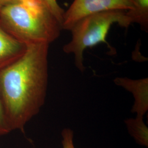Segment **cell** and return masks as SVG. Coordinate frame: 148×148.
Segmentation results:
<instances>
[{
  "label": "cell",
  "instance_id": "cell-1",
  "mask_svg": "<svg viewBox=\"0 0 148 148\" xmlns=\"http://www.w3.org/2000/svg\"><path fill=\"white\" fill-rule=\"evenodd\" d=\"M46 43L27 45L20 58L0 71V95L12 131L24 132L46 101L48 82V50Z\"/></svg>",
  "mask_w": 148,
  "mask_h": 148
},
{
  "label": "cell",
  "instance_id": "cell-2",
  "mask_svg": "<svg viewBox=\"0 0 148 148\" xmlns=\"http://www.w3.org/2000/svg\"><path fill=\"white\" fill-rule=\"evenodd\" d=\"M2 26L26 45H49L58 38L62 25L38 0H16L0 11Z\"/></svg>",
  "mask_w": 148,
  "mask_h": 148
},
{
  "label": "cell",
  "instance_id": "cell-3",
  "mask_svg": "<svg viewBox=\"0 0 148 148\" xmlns=\"http://www.w3.org/2000/svg\"><path fill=\"white\" fill-rule=\"evenodd\" d=\"M126 12L110 11L92 14L82 18L71 28L69 31L71 32V40L64 46L63 50L66 54H74L75 66L80 71H85L84 52L86 48L103 42L112 52L106 36L111 25L115 23L126 28L132 24Z\"/></svg>",
  "mask_w": 148,
  "mask_h": 148
},
{
  "label": "cell",
  "instance_id": "cell-4",
  "mask_svg": "<svg viewBox=\"0 0 148 148\" xmlns=\"http://www.w3.org/2000/svg\"><path fill=\"white\" fill-rule=\"evenodd\" d=\"M134 0H74L65 12L62 30H70L82 18L92 14L110 11H133Z\"/></svg>",
  "mask_w": 148,
  "mask_h": 148
},
{
  "label": "cell",
  "instance_id": "cell-5",
  "mask_svg": "<svg viewBox=\"0 0 148 148\" xmlns=\"http://www.w3.org/2000/svg\"><path fill=\"white\" fill-rule=\"evenodd\" d=\"M114 82L132 94L134 103L131 112L136 114V116L143 117L148 110V78L135 79L119 77L114 79Z\"/></svg>",
  "mask_w": 148,
  "mask_h": 148
},
{
  "label": "cell",
  "instance_id": "cell-6",
  "mask_svg": "<svg viewBox=\"0 0 148 148\" xmlns=\"http://www.w3.org/2000/svg\"><path fill=\"white\" fill-rule=\"evenodd\" d=\"M26 45L12 36L0 21V71L14 63L27 50Z\"/></svg>",
  "mask_w": 148,
  "mask_h": 148
},
{
  "label": "cell",
  "instance_id": "cell-7",
  "mask_svg": "<svg viewBox=\"0 0 148 148\" xmlns=\"http://www.w3.org/2000/svg\"><path fill=\"white\" fill-rule=\"evenodd\" d=\"M128 132L139 145L148 147V128L142 117L136 116L125 120Z\"/></svg>",
  "mask_w": 148,
  "mask_h": 148
},
{
  "label": "cell",
  "instance_id": "cell-8",
  "mask_svg": "<svg viewBox=\"0 0 148 148\" xmlns=\"http://www.w3.org/2000/svg\"><path fill=\"white\" fill-rule=\"evenodd\" d=\"M136 8L133 11L126 12L127 16L132 23H138L142 29L148 30V0H134Z\"/></svg>",
  "mask_w": 148,
  "mask_h": 148
},
{
  "label": "cell",
  "instance_id": "cell-9",
  "mask_svg": "<svg viewBox=\"0 0 148 148\" xmlns=\"http://www.w3.org/2000/svg\"><path fill=\"white\" fill-rule=\"evenodd\" d=\"M51 11L59 22L62 25L65 12L59 5L56 0H38Z\"/></svg>",
  "mask_w": 148,
  "mask_h": 148
},
{
  "label": "cell",
  "instance_id": "cell-10",
  "mask_svg": "<svg viewBox=\"0 0 148 148\" xmlns=\"http://www.w3.org/2000/svg\"><path fill=\"white\" fill-rule=\"evenodd\" d=\"M11 131L12 130L5 116V110L0 95V136L7 134Z\"/></svg>",
  "mask_w": 148,
  "mask_h": 148
},
{
  "label": "cell",
  "instance_id": "cell-11",
  "mask_svg": "<svg viewBox=\"0 0 148 148\" xmlns=\"http://www.w3.org/2000/svg\"><path fill=\"white\" fill-rule=\"evenodd\" d=\"M63 148H75L74 144V132L72 130L65 128L62 132Z\"/></svg>",
  "mask_w": 148,
  "mask_h": 148
},
{
  "label": "cell",
  "instance_id": "cell-12",
  "mask_svg": "<svg viewBox=\"0 0 148 148\" xmlns=\"http://www.w3.org/2000/svg\"><path fill=\"white\" fill-rule=\"evenodd\" d=\"M16 0H0V11L5 5H8L12 2H15Z\"/></svg>",
  "mask_w": 148,
  "mask_h": 148
}]
</instances>
